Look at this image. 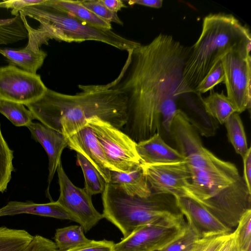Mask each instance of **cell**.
Here are the masks:
<instances>
[{
	"label": "cell",
	"instance_id": "obj_24",
	"mask_svg": "<svg viewBox=\"0 0 251 251\" xmlns=\"http://www.w3.org/2000/svg\"><path fill=\"white\" fill-rule=\"evenodd\" d=\"M33 236L23 229L0 227V251H24Z\"/></svg>",
	"mask_w": 251,
	"mask_h": 251
},
{
	"label": "cell",
	"instance_id": "obj_13",
	"mask_svg": "<svg viewBox=\"0 0 251 251\" xmlns=\"http://www.w3.org/2000/svg\"><path fill=\"white\" fill-rule=\"evenodd\" d=\"M140 166L152 193L168 194L175 197L186 196L185 190L192 175L185 161Z\"/></svg>",
	"mask_w": 251,
	"mask_h": 251
},
{
	"label": "cell",
	"instance_id": "obj_33",
	"mask_svg": "<svg viewBox=\"0 0 251 251\" xmlns=\"http://www.w3.org/2000/svg\"><path fill=\"white\" fill-rule=\"evenodd\" d=\"M24 251H58L52 240L42 236L36 235Z\"/></svg>",
	"mask_w": 251,
	"mask_h": 251
},
{
	"label": "cell",
	"instance_id": "obj_12",
	"mask_svg": "<svg viewBox=\"0 0 251 251\" xmlns=\"http://www.w3.org/2000/svg\"><path fill=\"white\" fill-rule=\"evenodd\" d=\"M47 89L37 74L26 72L13 65L0 67V100L26 105L40 98Z\"/></svg>",
	"mask_w": 251,
	"mask_h": 251
},
{
	"label": "cell",
	"instance_id": "obj_3",
	"mask_svg": "<svg viewBox=\"0 0 251 251\" xmlns=\"http://www.w3.org/2000/svg\"><path fill=\"white\" fill-rule=\"evenodd\" d=\"M191 172L186 196L227 227L236 226L242 215L251 210V191L234 164L223 160L213 168Z\"/></svg>",
	"mask_w": 251,
	"mask_h": 251
},
{
	"label": "cell",
	"instance_id": "obj_4",
	"mask_svg": "<svg viewBox=\"0 0 251 251\" xmlns=\"http://www.w3.org/2000/svg\"><path fill=\"white\" fill-rule=\"evenodd\" d=\"M251 43L249 29L231 14L211 13L203 19L201 32L190 48L183 70L185 84L191 93L232 50Z\"/></svg>",
	"mask_w": 251,
	"mask_h": 251
},
{
	"label": "cell",
	"instance_id": "obj_9",
	"mask_svg": "<svg viewBox=\"0 0 251 251\" xmlns=\"http://www.w3.org/2000/svg\"><path fill=\"white\" fill-rule=\"evenodd\" d=\"M199 133L186 113L178 109L169 134L171 135L177 151L184 157L191 171L209 169L223 161L203 146Z\"/></svg>",
	"mask_w": 251,
	"mask_h": 251
},
{
	"label": "cell",
	"instance_id": "obj_28",
	"mask_svg": "<svg viewBox=\"0 0 251 251\" xmlns=\"http://www.w3.org/2000/svg\"><path fill=\"white\" fill-rule=\"evenodd\" d=\"M13 151L9 148L1 132L0 126V192H4L14 171Z\"/></svg>",
	"mask_w": 251,
	"mask_h": 251
},
{
	"label": "cell",
	"instance_id": "obj_14",
	"mask_svg": "<svg viewBox=\"0 0 251 251\" xmlns=\"http://www.w3.org/2000/svg\"><path fill=\"white\" fill-rule=\"evenodd\" d=\"M20 15L28 32L27 45L22 49H0V54L5 57L13 65L36 74L47 56V53L40 47L42 45H48L50 40L37 28L32 27L25 16Z\"/></svg>",
	"mask_w": 251,
	"mask_h": 251
},
{
	"label": "cell",
	"instance_id": "obj_25",
	"mask_svg": "<svg viewBox=\"0 0 251 251\" xmlns=\"http://www.w3.org/2000/svg\"><path fill=\"white\" fill-rule=\"evenodd\" d=\"M227 137L235 152L243 157L248 150L243 122L238 113L232 114L225 123Z\"/></svg>",
	"mask_w": 251,
	"mask_h": 251
},
{
	"label": "cell",
	"instance_id": "obj_6",
	"mask_svg": "<svg viewBox=\"0 0 251 251\" xmlns=\"http://www.w3.org/2000/svg\"><path fill=\"white\" fill-rule=\"evenodd\" d=\"M19 14L37 21L38 30L50 40L66 42L95 41L127 52L140 45L116 33L112 29L96 27L84 23L60 10L50 0L26 6Z\"/></svg>",
	"mask_w": 251,
	"mask_h": 251
},
{
	"label": "cell",
	"instance_id": "obj_34",
	"mask_svg": "<svg viewBox=\"0 0 251 251\" xmlns=\"http://www.w3.org/2000/svg\"><path fill=\"white\" fill-rule=\"evenodd\" d=\"M115 243L105 239L100 241L91 240L89 243L68 251H115Z\"/></svg>",
	"mask_w": 251,
	"mask_h": 251
},
{
	"label": "cell",
	"instance_id": "obj_35",
	"mask_svg": "<svg viewBox=\"0 0 251 251\" xmlns=\"http://www.w3.org/2000/svg\"><path fill=\"white\" fill-rule=\"evenodd\" d=\"M43 0H10L0 2V7L11 9L12 15H19L20 10L23 8L34 4L39 3Z\"/></svg>",
	"mask_w": 251,
	"mask_h": 251
},
{
	"label": "cell",
	"instance_id": "obj_11",
	"mask_svg": "<svg viewBox=\"0 0 251 251\" xmlns=\"http://www.w3.org/2000/svg\"><path fill=\"white\" fill-rule=\"evenodd\" d=\"M56 172L60 188L58 202L77 223L85 232L89 231L103 218L93 205L92 195L85 188L75 186L66 175L61 163Z\"/></svg>",
	"mask_w": 251,
	"mask_h": 251
},
{
	"label": "cell",
	"instance_id": "obj_37",
	"mask_svg": "<svg viewBox=\"0 0 251 251\" xmlns=\"http://www.w3.org/2000/svg\"><path fill=\"white\" fill-rule=\"evenodd\" d=\"M231 233L217 236L203 251H220Z\"/></svg>",
	"mask_w": 251,
	"mask_h": 251
},
{
	"label": "cell",
	"instance_id": "obj_27",
	"mask_svg": "<svg viewBox=\"0 0 251 251\" xmlns=\"http://www.w3.org/2000/svg\"><path fill=\"white\" fill-rule=\"evenodd\" d=\"M22 103L0 100V113L17 126H27L35 119L31 111Z\"/></svg>",
	"mask_w": 251,
	"mask_h": 251
},
{
	"label": "cell",
	"instance_id": "obj_21",
	"mask_svg": "<svg viewBox=\"0 0 251 251\" xmlns=\"http://www.w3.org/2000/svg\"><path fill=\"white\" fill-rule=\"evenodd\" d=\"M51 3L60 10L70 16L96 27L112 29L111 24L101 19L85 7L80 0H50Z\"/></svg>",
	"mask_w": 251,
	"mask_h": 251
},
{
	"label": "cell",
	"instance_id": "obj_22",
	"mask_svg": "<svg viewBox=\"0 0 251 251\" xmlns=\"http://www.w3.org/2000/svg\"><path fill=\"white\" fill-rule=\"evenodd\" d=\"M206 112L221 125L225 124L229 117L236 112V110L223 91L221 93L211 92L202 100Z\"/></svg>",
	"mask_w": 251,
	"mask_h": 251
},
{
	"label": "cell",
	"instance_id": "obj_29",
	"mask_svg": "<svg viewBox=\"0 0 251 251\" xmlns=\"http://www.w3.org/2000/svg\"><path fill=\"white\" fill-rule=\"evenodd\" d=\"M233 233L239 251H251V210L242 215Z\"/></svg>",
	"mask_w": 251,
	"mask_h": 251
},
{
	"label": "cell",
	"instance_id": "obj_32",
	"mask_svg": "<svg viewBox=\"0 0 251 251\" xmlns=\"http://www.w3.org/2000/svg\"><path fill=\"white\" fill-rule=\"evenodd\" d=\"M80 2L85 7L103 21L110 24L115 23L121 25H124L117 13L108 9L99 0H80Z\"/></svg>",
	"mask_w": 251,
	"mask_h": 251
},
{
	"label": "cell",
	"instance_id": "obj_5",
	"mask_svg": "<svg viewBox=\"0 0 251 251\" xmlns=\"http://www.w3.org/2000/svg\"><path fill=\"white\" fill-rule=\"evenodd\" d=\"M103 218L126 238L137 228L160 220L184 217L176 198L151 193L146 198L130 196L116 185L107 183L102 193Z\"/></svg>",
	"mask_w": 251,
	"mask_h": 251
},
{
	"label": "cell",
	"instance_id": "obj_23",
	"mask_svg": "<svg viewBox=\"0 0 251 251\" xmlns=\"http://www.w3.org/2000/svg\"><path fill=\"white\" fill-rule=\"evenodd\" d=\"M58 251H68L89 243L80 226L73 225L56 230L54 237Z\"/></svg>",
	"mask_w": 251,
	"mask_h": 251
},
{
	"label": "cell",
	"instance_id": "obj_36",
	"mask_svg": "<svg viewBox=\"0 0 251 251\" xmlns=\"http://www.w3.org/2000/svg\"><path fill=\"white\" fill-rule=\"evenodd\" d=\"M244 165L243 178L248 187L251 191V148L249 147L247 153L242 157Z\"/></svg>",
	"mask_w": 251,
	"mask_h": 251
},
{
	"label": "cell",
	"instance_id": "obj_2",
	"mask_svg": "<svg viewBox=\"0 0 251 251\" xmlns=\"http://www.w3.org/2000/svg\"><path fill=\"white\" fill-rule=\"evenodd\" d=\"M81 91L71 95L47 89L39 99L25 106L41 124L71 136L98 117L121 129L127 120V99L108 84L79 85Z\"/></svg>",
	"mask_w": 251,
	"mask_h": 251
},
{
	"label": "cell",
	"instance_id": "obj_26",
	"mask_svg": "<svg viewBox=\"0 0 251 251\" xmlns=\"http://www.w3.org/2000/svg\"><path fill=\"white\" fill-rule=\"evenodd\" d=\"M77 163L81 167L85 180V189L92 196L102 193L106 182L94 166L84 156L76 152Z\"/></svg>",
	"mask_w": 251,
	"mask_h": 251
},
{
	"label": "cell",
	"instance_id": "obj_38",
	"mask_svg": "<svg viewBox=\"0 0 251 251\" xmlns=\"http://www.w3.org/2000/svg\"><path fill=\"white\" fill-rule=\"evenodd\" d=\"M217 236L218 235L200 238L195 242L188 251H203Z\"/></svg>",
	"mask_w": 251,
	"mask_h": 251
},
{
	"label": "cell",
	"instance_id": "obj_15",
	"mask_svg": "<svg viewBox=\"0 0 251 251\" xmlns=\"http://www.w3.org/2000/svg\"><path fill=\"white\" fill-rule=\"evenodd\" d=\"M65 139L70 149L84 156L97 169L106 183H110L111 168L94 130L88 124Z\"/></svg>",
	"mask_w": 251,
	"mask_h": 251
},
{
	"label": "cell",
	"instance_id": "obj_20",
	"mask_svg": "<svg viewBox=\"0 0 251 251\" xmlns=\"http://www.w3.org/2000/svg\"><path fill=\"white\" fill-rule=\"evenodd\" d=\"M110 183L117 185L130 196L146 198L152 193L140 165L127 173L110 171Z\"/></svg>",
	"mask_w": 251,
	"mask_h": 251
},
{
	"label": "cell",
	"instance_id": "obj_18",
	"mask_svg": "<svg viewBox=\"0 0 251 251\" xmlns=\"http://www.w3.org/2000/svg\"><path fill=\"white\" fill-rule=\"evenodd\" d=\"M141 164H158L185 161L184 157L163 140L159 133L136 144Z\"/></svg>",
	"mask_w": 251,
	"mask_h": 251
},
{
	"label": "cell",
	"instance_id": "obj_7",
	"mask_svg": "<svg viewBox=\"0 0 251 251\" xmlns=\"http://www.w3.org/2000/svg\"><path fill=\"white\" fill-rule=\"evenodd\" d=\"M87 124L95 132L111 171L127 173L140 166L137 143L128 135L96 117Z\"/></svg>",
	"mask_w": 251,
	"mask_h": 251
},
{
	"label": "cell",
	"instance_id": "obj_10",
	"mask_svg": "<svg viewBox=\"0 0 251 251\" xmlns=\"http://www.w3.org/2000/svg\"><path fill=\"white\" fill-rule=\"evenodd\" d=\"M184 217L167 218L142 226L115 244V251H157L185 231Z\"/></svg>",
	"mask_w": 251,
	"mask_h": 251
},
{
	"label": "cell",
	"instance_id": "obj_40",
	"mask_svg": "<svg viewBox=\"0 0 251 251\" xmlns=\"http://www.w3.org/2000/svg\"><path fill=\"white\" fill-rule=\"evenodd\" d=\"M100 2L110 10L117 13L123 8H126L127 6L125 2L121 0H99Z\"/></svg>",
	"mask_w": 251,
	"mask_h": 251
},
{
	"label": "cell",
	"instance_id": "obj_30",
	"mask_svg": "<svg viewBox=\"0 0 251 251\" xmlns=\"http://www.w3.org/2000/svg\"><path fill=\"white\" fill-rule=\"evenodd\" d=\"M201 238L188 223L184 233L163 248L157 251H188L199 239Z\"/></svg>",
	"mask_w": 251,
	"mask_h": 251
},
{
	"label": "cell",
	"instance_id": "obj_41",
	"mask_svg": "<svg viewBox=\"0 0 251 251\" xmlns=\"http://www.w3.org/2000/svg\"><path fill=\"white\" fill-rule=\"evenodd\" d=\"M220 251H239L237 248L233 232Z\"/></svg>",
	"mask_w": 251,
	"mask_h": 251
},
{
	"label": "cell",
	"instance_id": "obj_31",
	"mask_svg": "<svg viewBox=\"0 0 251 251\" xmlns=\"http://www.w3.org/2000/svg\"><path fill=\"white\" fill-rule=\"evenodd\" d=\"M225 75L221 60L201 81L195 90V93L201 94L212 90L217 84L224 82Z\"/></svg>",
	"mask_w": 251,
	"mask_h": 251
},
{
	"label": "cell",
	"instance_id": "obj_16",
	"mask_svg": "<svg viewBox=\"0 0 251 251\" xmlns=\"http://www.w3.org/2000/svg\"><path fill=\"white\" fill-rule=\"evenodd\" d=\"M178 208L201 237L229 234L227 227L200 203L186 196L175 197Z\"/></svg>",
	"mask_w": 251,
	"mask_h": 251
},
{
	"label": "cell",
	"instance_id": "obj_8",
	"mask_svg": "<svg viewBox=\"0 0 251 251\" xmlns=\"http://www.w3.org/2000/svg\"><path fill=\"white\" fill-rule=\"evenodd\" d=\"M251 43L231 51L221 59L226 97L239 114L251 106Z\"/></svg>",
	"mask_w": 251,
	"mask_h": 251
},
{
	"label": "cell",
	"instance_id": "obj_39",
	"mask_svg": "<svg viewBox=\"0 0 251 251\" xmlns=\"http://www.w3.org/2000/svg\"><path fill=\"white\" fill-rule=\"evenodd\" d=\"M129 5L138 4L147 7L159 8L162 7V0H130L129 1L123 0Z\"/></svg>",
	"mask_w": 251,
	"mask_h": 251
},
{
	"label": "cell",
	"instance_id": "obj_17",
	"mask_svg": "<svg viewBox=\"0 0 251 251\" xmlns=\"http://www.w3.org/2000/svg\"><path fill=\"white\" fill-rule=\"evenodd\" d=\"M33 138L43 146L49 159L48 188L53 179L64 149L68 147L64 135L41 123H31L26 126Z\"/></svg>",
	"mask_w": 251,
	"mask_h": 251
},
{
	"label": "cell",
	"instance_id": "obj_1",
	"mask_svg": "<svg viewBox=\"0 0 251 251\" xmlns=\"http://www.w3.org/2000/svg\"><path fill=\"white\" fill-rule=\"evenodd\" d=\"M190 50L172 36L160 33L128 51L120 74L108 83L127 97L124 132L136 143L159 133L161 124L169 133L177 100L191 93L183 79Z\"/></svg>",
	"mask_w": 251,
	"mask_h": 251
},
{
	"label": "cell",
	"instance_id": "obj_19",
	"mask_svg": "<svg viewBox=\"0 0 251 251\" xmlns=\"http://www.w3.org/2000/svg\"><path fill=\"white\" fill-rule=\"evenodd\" d=\"M20 214H31L74 221L71 216L57 201L47 203H36L31 201H11L0 208V217Z\"/></svg>",
	"mask_w": 251,
	"mask_h": 251
}]
</instances>
